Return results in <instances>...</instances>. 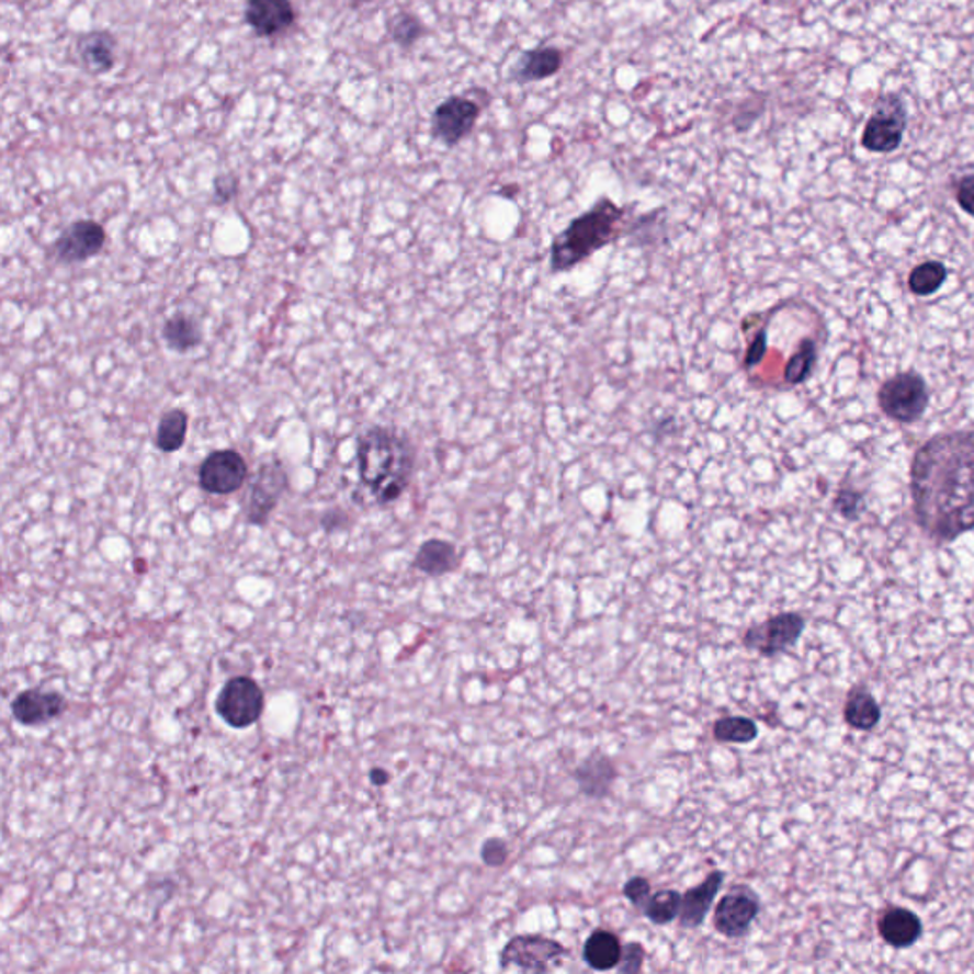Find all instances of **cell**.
<instances>
[{
	"instance_id": "cell-1",
	"label": "cell",
	"mask_w": 974,
	"mask_h": 974,
	"mask_svg": "<svg viewBox=\"0 0 974 974\" xmlns=\"http://www.w3.org/2000/svg\"><path fill=\"white\" fill-rule=\"evenodd\" d=\"M911 497L917 523L935 541L974 530V430L939 434L917 450Z\"/></svg>"
},
{
	"instance_id": "cell-2",
	"label": "cell",
	"mask_w": 974,
	"mask_h": 974,
	"mask_svg": "<svg viewBox=\"0 0 974 974\" xmlns=\"http://www.w3.org/2000/svg\"><path fill=\"white\" fill-rule=\"evenodd\" d=\"M362 486L380 505L398 501L416 471V448L406 434L388 427H370L356 445Z\"/></svg>"
},
{
	"instance_id": "cell-3",
	"label": "cell",
	"mask_w": 974,
	"mask_h": 974,
	"mask_svg": "<svg viewBox=\"0 0 974 974\" xmlns=\"http://www.w3.org/2000/svg\"><path fill=\"white\" fill-rule=\"evenodd\" d=\"M626 212L628 208H621L603 196L588 212L575 217L552 240V273H567L616 238L626 237Z\"/></svg>"
},
{
	"instance_id": "cell-4",
	"label": "cell",
	"mask_w": 974,
	"mask_h": 974,
	"mask_svg": "<svg viewBox=\"0 0 974 974\" xmlns=\"http://www.w3.org/2000/svg\"><path fill=\"white\" fill-rule=\"evenodd\" d=\"M215 712L233 729H248L265 712V693L253 678L235 676L215 699Z\"/></svg>"
},
{
	"instance_id": "cell-5",
	"label": "cell",
	"mask_w": 974,
	"mask_h": 974,
	"mask_svg": "<svg viewBox=\"0 0 974 974\" xmlns=\"http://www.w3.org/2000/svg\"><path fill=\"white\" fill-rule=\"evenodd\" d=\"M908 113L898 93H882L874 103V113L862 129V147L872 152H893L903 145Z\"/></svg>"
},
{
	"instance_id": "cell-6",
	"label": "cell",
	"mask_w": 974,
	"mask_h": 974,
	"mask_svg": "<svg viewBox=\"0 0 974 974\" xmlns=\"http://www.w3.org/2000/svg\"><path fill=\"white\" fill-rule=\"evenodd\" d=\"M877 401L885 416L898 423H914L929 406V390L921 375L898 373L883 383Z\"/></svg>"
},
{
	"instance_id": "cell-7",
	"label": "cell",
	"mask_w": 974,
	"mask_h": 974,
	"mask_svg": "<svg viewBox=\"0 0 974 974\" xmlns=\"http://www.w3.org/2000/svg\"><path fill=\"white\" fill-rule=\"evenodd\" d=\"M287 489H290V478L286 466L282 465L279 458L265 461L259 466L258 474L251 482L250 497L244 507L246 522L250 525H265Z\"/></svg>"
},
{
	"instance_id": "cell-8",
	"label": "cell",
	"mask_w": 974,
	"mask_h": 974,
	"mask_svg": "<svg viewBox=\"0 0 974 974\" xmlns=\"http://www.w3.org/2000/svg\"><path fill=\"white\" fill-rule=\"evenodd\" d=\"M803 631L805 619L800 613H779L763 623L752 624L743 636V645L748 652L760 653L761 657H777L792 649L802 638Z\"/></svg>"
},
{
	"instance_id": "cell-9",
	"label": "cell",
	"mask_w": 974,
	"mask_h": 974,
	"mask_svg": "<svg viewBox=\"0 0 974 974\" xmlns=\"http://www.w3.org/2000/svg\"><path fill=\"white\" fill-rule=\"evenodd\" d=\"M566 948L558 940L541 935H518L501 950V967H517L522 973H548L552 963L566 955Z\"/></svg>"
},
{
	"instance_id": "cell-10",
	"label": "cell",
	"mask_w": 974,
	"mask_h": 974,
	"mask_svg": "<svg viewBox=\"0 0 974 974\" xmlns=\"http://www.w3.org/2000/svg\"><path fill=\"white\" fill-rule=\"evenodd\" d=\"M760 896L746 885H737L717 903L712 924L725 939H743L760 916Z\"/></svg>"
},
{
	"instance_id": "cell-11",
	"label": "cell",
	"mask_w": 974,
	"mask_h": 974,
	"mask_svg": "<svg viewBox=\"0 0 974 974\" xmlns=\"http://www.w3.org/2000/svg\"><path fill=\"white\" fill-rule=\"evenodd\" d=\"M248 476V463L237 450H219L204 458L199 471V484L206 494L230 495L237 494Z\"/></svg>"
},
{
	"instance_id": "cell-12",
	"label": "cell",
	"mask_w": 974,
	"mask_h": 974,
	"mask_svg": "<svg viewBox=\"0 0 974 974\" xmlns=\"http://www.w3.org/2000/svg\"><path fill=\"white\" fill-rule=\"evenodd\" d=\"M480 113L476 101L452 95L442 101L432 115V136L448 147H455L473 132Z\"/></svg>"
},
{
	"instance_id": "cell-13",
	"label": "cell",
	"mask_w": 974,
	"mask_h": 974,
	"mask_svg": "<svg viewBox=\"0 0 974 974\" xmlns=\"http://www.w3.org/2000/svg\"><path fill=\"white\" fill-rule=\"evenodd\" d=\"M107 242L105 229L93 219L71 223L52 246L54 258L64 265H75L95 258Z\"/></svg>"
},
{
	"instance_id": "cell-14",
	"label": "cell",
	"mask_w": 974,
	"mask_h": 974,
	"mask_svg": "<svg viewBox=\"0 0 974 974\" xmlns=\"http://www.w3.org/2000/svg\"><path fill=\"white\" fill-rule=\"evenodd\" d=\"M69 709L65 695L50 689H25L12 701V717L25 727H43L64 716Z\"/></svg>"
},
{
	"instance_id": "cell-15",
	"label": "cell",
	"mask_w": 974,
	"mask_h": 974,
	"mask_svg": "<svg viewBox=\"0 0 974 974\" xmlns=\"http://www.w3.org/2000/svg\"><path fill=\"white\" fill-rule=\"evenodd\" d=\"M574 779L579 786L580 794L588 800L602 802L613 792V786L619 779V769H616L615 761L611 760L609 756L594 752L592 756H588L587 760L580 761L574 771Z\"/></svg>"
},
{
	"instance_id": "cell-16",
	"label": "cell",
	"mask_w": 974,
	"mask_h": 974,
	"mask_svg": "<svg viewBox=\"0 0 974 974\" xmlns=\"http://www.w3.org/2000/svg\"><path fill=\"white\" fill-rule=\"evenodd\" d=\"M724 882L725 872L714 870L696 887L688 888L683 893L680 916H678L681 929H696L704 924L712 904L716 901L717 893L724 887Z\"/></svg>"
},
{
	"instance_id": "cell-17",
	"label": "cell",
	"mask_w": 974,
	"mask_h": 974,
	"mask_svg": "<svg viewBox=\"0 0 974 974\" xmlns=\"http://www.w3.org/2000/svg\"><path fill=\"white\" fill-rule=\"evenodd\" d=\"M244 15L259 36L280 35L295 22L294 4L290 0H248Z\"/></svg>"
},
{
	"instance_id": "cell-18",
	"label": "cell",
	"mask_w": 974,
	"mask_h": 974,
	"mask_svg": "<svg viewBox=\"0 0 974 974\" xmlns=\"http://www.w3.org/2000/svg\"><path fill=\"white\" fill-rule=\"evenodd\" d=\"M564 65V54L558 48L545 46L523 52L518 58L517 65L510 71V79L518 84H530L554 77Z\"/></svg>"
},
{
	"instance_id": "cell-19",
	"label": "cell",
	"mask_w": 974,
	"mask_h": 974,
	"mask_svg": "<svg viewBox=\"0 0 974 974\" xmlns=\"http://www.w3.org/2000/svg\"><path fill=\"white\" fill-rule=\"evenodd\" d=\"M880 937H882L888 945L893 948H910L916 944L924 925L917 914L908 910V908H888L883 911L880 921H877Z\"/></svg>"
},
{
	"instance_id": "cell-20",
	"label": "cell",
	"mask_w": 974,
	"mask_h": 974,
	"mask_svg": "<svg viewBox=\"0 0 974 974\" xmlns=\"http://www.w3.org/2000/svg\"><path fill=\"white\" fill-rule=\"evenodd\" d=\"M414 567L427 577H444L458 567V552L453 543L444 539H429L419 546Z\"/></svg>"
},
{
	"instance_id": "cell-21",
	"label": "cell",
	"mask_w": 974,
	"mask_h": 974,
	"mask_svg": "<svg viewBox=\"0 0 974 974\" xmlns=\"http://www.w3.org/2000/svg\"><path fill=\"white\" fill-rule=\"evenodd\" d=\"M623 958V942L615 932L596 929L582 945V961L596 973L615 971Z\"/></svg>"
},
{
	"instance_id": "cell-22",
	"label": "cell",
	"mask_w": 974,
	"mask_h": 974,
	"mask_svg": "<svg viewBox=\"0 0 974 974\" xmlns=\"http://www.w3.org/2000/svg\"><path fill=\"white\" fill-rule=\"evenodd\" d=\"M115 38L107 31H92L80 36L77 50L84 65L95 75L107 72L115 65Z\"/></svg>"
},
{
	"instance_id": "cell-23",
	"label": "cell",
	"mask_w": 974,
	"mask_h": 974,
	"mask_svg": "<svg viewBox=\"0 0 974 974\" xmlns=\"http://www.w3.org/2000/svg\"><path fill=\"white\" fill-rule=\"evenodd\" d=\"M162 337L170 351L189 352L202 343V330L193 316L175 313L162 326Z\"/></svg>"
},
{
	"instance_id": "cell-24",
	"label": "cell",
	"mask_w": 974,
	"mask_h": 974,
	"mask_svg": "<svg viewBox=\"0 0 974 974\" xmlns=\"http://www.w3.org/2000/svg\"><path fill=\"white\" fill-rule=\"evenodd\" d=\"M847 724L852 729L870 730L882 720V709L875 702L872 693H868L867 689H852L847 696L846 710H843Z\"/></svg>"
},
{
	"instance_id": "cell-25",
	"label": "cell",
	"mask_w": 974,
	"mask_h": 974,
	"mask_svg": "<svg viewBox=\"0 0 974 974\" xmlns=\"http://www.w3.org/2000/svg\"><path fill=\"white\" fill-rule=\"evenodd\" d=\"M186 430H189V416L185 409H170L160 417L155 444L162 453L180 452L185 444Z\"/></svg>"
},
{
	"instance_id": "cell-26",
	"label": "cell",
	"mask_w": 974,
	"mask_h": 974,
	"mask_svg": "<svg viewBox=\"0 0 974 974\" xmlns=\"http://www.w3.org/2000/svg\"><path fill=\"white\" fill-rule=\"evenodd\" d=\"M714 740L720 745H750L760 730L754 720L746 716H724L712 727Z\"/></svg>"
},
{
	"instance_id": "cell-27",
	"label": "cell",
	"mask_w": 974,
	"mask_h": 974,
	"mask_svg": "<svg viewBox=\"0 0 974 974\" xmlns=\"http://www.w3.org/2000/svg\"><path fill=\"white\" fill-rule=\"evenodd\" d=\"M681 896L676 888H660L647 898L642 911L653 925H670L680 916Z\"/></svg>"
},
{
	"instance_id": "cell-28",
	"label": "cell",
	"mask_w": 974,
	"mask_h": 974,
	"mask_svg": "<svg viewBox=\"0 0 974 974\" xmlns=\"http://www.w3.org/2000/svg\"><path fill=\"white\" fill-rule=\"evenodd\" d=\"M945 276H948V271H945V267L942 263H939V261H927V263H921V265H917L911 271L908 284H910V290L916 295H932L942 287Z\"/></svg>"
},
{
	"instance_id": "cell-29",
	"label": "cell",
	"mask_w": 974,
	"mask_h": 974,
	"mask_svg": "<svg viewBox=\"0 0 974 974\" xmlns=\"http://www.w3.org/2000/svg\"><path fill=\"white\" fill-rule=\"evenodd\" d=\"M388 33L396 44H400L401 48H409L427 33V27L417 15L400 12L388 22Z\"/></svg>"
},
{
	"instance_id": "cell-30",
	"label": "cell",
	"mask_w": 974,
	"mask_h": 974,
	"mask_svg": "<svg viewBox=\"0 0 974 974\" xmlns=\"http://www.w3.org/2000/svg\"><path fill=\"white\" fill-rule=\"evenodd\" d=\"M817 360V349L811 339H805L800 351L795 352L789 365H786V381L790 385H800L809 377L813 372V365Z\"/></svg>"
},
{
	"instance_id": "cell-31",
	"label": "cell",
	"mask_w": 974,
	"mask_h": 974,
	"mask_svg": "<svg viewBox=\"0 0 974 974\" xmlns=\"http://www.w3.org/2000/svg\"><path fill=\"white\" fill-rule=\"evenodd\" d=\"M645 961V948L639 942H626L623 945V958L616 965V973L636 974L642 973Z\"/></svg>"
},
{
	"instance_id": "cell-32",
	"label": "cell",
	"mask_w": 974,
	"mask_h": 974,
	"mask_svg": "<svg viewBox=\"0 0 974 974\" xmlns=\"http://www.w3.org/2000/svg\"><path fill=\"white\" fill-rule=\"evenodd\" d=\"M482 862L489 868H499L509 860V846L501 838H489L480 849Z\"/></svg>"
},
{
	"instance_id": "cell-33",
	"label": "cell",
	"mask_w": 974,
	"mask_h": 974,
	"mask_svg": "<svg viewBox=\"0 0 974 974\" xmlns=\"http://www.w3.org/2000/svg\"><path fill=\"white\" fill-rule=\"evenodd\" d=\"M623 895L624 898H628V903L632 906H636V908L642 910L644 904L647 903V898L652 896V882L647 877H642V875H634L628 882L624 883Z\"/></svg>"
},
{
	"instance_id": "cell-34",
	"label": "cell",
	"mask_w": 974,
	"mask_h": 974,
	"mask_svg": "<svg viewBox=\"0 0 974 974\" xmlns=\"http://www.w3.org/2000/svg\"><path fill=\"white\" fill-rule=\"evenodd\" d=\"M955 199H958V204H960L961 208L965 209L969 215H973L974 217V173L973 175H965V178L958 183Z\"/></svg>"
},
{
	"instance_id": "cell-35",
	"label": "cell",
	"mask_w": 974,
	"mask_h": 974,
	"mask_svg": "<svg viewBox=\"0 0 974 974\" xmlns=\"http://www.w3.org/2000/svg\"><path fill=\"white\" fill-rule=\"evenodd\" d=\"M215 189V202L217 204H225V202H229L238 191V181L237 178H233V175H219L214 183Z\"/></svg>"
},
{
	"instance_id": "cell-36",
	"label": "cell",
	"mask_w": 974,
	"mask_h": 974,
	"mask_svg": "<svg viewBox=\"0 0 974 974\" xmlns=\"http://www.w3.org/2000/svg\"><path fill=\"white\" fill-rule=\"evenodd\" d=\"M349 525V517H347V512L341 509H331L328 512H324L322 517V528L328 531V533H333L337 530H344Z\"/></svg>"
},
{
	"instance_id": "cell-37",
	"label": "cell",
	"mask_w": 974,
	"mask_h": 974,
	"mask_svg": "<svg viewBox=\"0 0 974 974\" xmlns=\"http://www.w3.org/2000/svg\"><path fill=\"white\" fill-rule=\"evenodd\" d=\"M766 349V331H760L758 337L754 339V343L748 347V351H746V367H752V365L758 364V362L763 359Z\"/></svg>"
},
{
	"instance_id": "cell-38",
	"label": "cell",
	"mask_w": 974,
	"mask_h": 974,
	"mask_svg": "<svg viewBox=\"0 0 974 974\" xmlns=\"http://www.w3.org/2000/svg\"><path fill=\"white\" fill-rule=\"evenodd\" d=\"M370 781L375 786H385L390 782V773H388L387 769H383V767H373L372 771H370Z\"/></svg>"
},
{
	"instance_id": "cell-39",
	"label": "cell",
	"mask_w": 974,
	"mask_h": 974,
	"mask_svg": "<svg viewBox=\"0 0 974 974\" xmlns=\"http://www.w3.org/2000/svg\"><path fill=\"white\" fill-rule=\"evenodd\" d=\"M354 4H367V2H373V0H352Z\"/></svg>"
}]
</instances>
